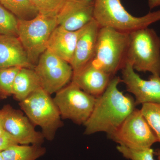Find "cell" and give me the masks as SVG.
<instances>
[{
    "instance_id": "52a82bcc",
    "label": "cell",
    "mask_w": 160,
    "mask_h": 160,
    "mask_svg": "<svg viewBox=\"0 0 160 160\" xmlns=\"http://www.w3.org/2000/svg\"><path fill=\"white\" fill-rule=\"evenodd\" d=\"M96 98L71 82L57 92L53 99L62 119L84 125L92 112Z\"/></svg>"
},
{
    "instance_id": "cb8c5ba5",
    "label": "cell",
    "mask_w": 160,
    "mask_h": 160,
    "mask_svg": "<svg viewBox=\"0 0 160 160\" xmlns=\"http://www.w3.org/2000/svg\"><path fill=\"white\" fill-rule=\"evenodd\" d=\"M124 158L130 160H155L153 158L154 150L151 148L133 149L118 145L117 147Z\"/></svg>"
},
{
    "instance_id": "484cf974",
    "label": "cell",
    "mask_w": 160,
    "mask_h": 160,
    "mask_svg": "<svg viewBox=\"0 0 160 160\" xmlns=\"http://www.w3.org/2000/svg\"><path fill=\"white\" fill-rule=\"evenodd\" d=\"M148 6L150 10L160 6V0H148Z\"/></svg>"
},
{
    "instance_id": "30bf717a",
    "label": "cell",
    "mask_w": 160,
    "mask_h": 160,
    "mask_svg": "<svg viewBox=\"0 0 160 160\" xmlns=\"http://www.w3.org/2000/svg\"><path fill=\"white\" fill-rule=\"evenodd\" d=\"M0 118L4 131L20 145H42L45 138L24 113L10 105L0 109Z\"/></svg>"
},
{
    "instance_id": "8992f818",
    "label": "cell",
    "mask_w": 160,
    "mask_h": 160,
    "mask_svg": "<svg viewBox=\"0 0 160 160\" xmlns=\"http://www.w3.org/2000/svg\"><path fill=\"white\" fill-rule=\"evenodd\" d=\"M58 26L57 16L38 13L31 19H18V37L32 65H36L47 49L50 36Z\"/></svg>"
},
{
    "instance_id": "5bb4252c",
    "label": "cell",
    "mask_w": 160,
    "mask_h": 160,
    "mask_svg": "<svg viewBox=\"0 0 160 160\" xmlns=\"http://www.w3.org/2000/svg\"><path fill=\"white\" fill-rule=\"evenodd\" d=\"M111 77L92 61L80 70L73 72L71 82L85 92L97 98L105 91Z\"/></svg>"
},
{
    "instance_id": "277c9868",
    "label": "cell",
    "mask_w": 160,
    "mask_h": 160,
    "mask_svg": "<svg viewBox=\"0 0 160 160\" xmlns=\"http://www.w3.org/2000/svg\"><path fill=\"white\" fill-rule=\"evenodd\" d=\"M129 40V33L109 27H101L92 62L113 76L126 64Z\"/></svg>"
},
{
    "instance_id": "4fadbf2b",
    "label": "cell",
    "mask_w": 160,
    "mask_h": 160,
    "mask_svg": "<svg viewBox=\"0 0 160 160\" xmlns=\"http://www.w3.org/2000/svg\"><path fill=\"white\" fill-rule=\"evenodd\" d=\"M100 28L94 19L82 29L70 63L73 72L80 70L93 60Z\"/></svg>"
},
{
    "instance_id": "7a4b0ae2",
    "label": "cell",
    "mask_w": 160,
    "mask_h": 160,
    "mask_svg": "<svg viewBox=\"0 0 160 160\" xmlns=\"http://www.w3.org/2000/svg\"><path fill=\"white\" fill-rule=\"evenodd\" d=\"M93 15L100 27L128 33L160 21V9L135 17L127 11L121 0H94Z\"/></svg>"
},
{
    "instance_id": "f1b7e54d",
    "label": "cell",
    "mask_w": 160,
    "mask_h": 160,
    "mask_svg": "<svg viewBox=\"0 0 160 160\" xmlns=\"http://www.w3.org/2000/svg\"><path fill=\"white\" fill-rule=\"evenodd\" d=\"M0 160H3L2 156V152H0Z\"/></svg>"
},
{
    "instance_id": "9c48e42d",
    "label": "cell",
    "mask_w": 160,
    "mask_h": 160,
    "mask_svg": "<svg viewBox=\"0 0 160 160\" xmlns=\"http://www.w3.org/2000/svg\"><path fill=\"white\" fill-rule=\"evenodd\" d=\"M34 69L42 88L50 95L69 84L73 75L70 64L47 49L40 56Z\"/></svg>"
},
{
    "instance_id": "83f0119b",
    "label": "cell",
    "mask_w": 160,
    "mask_h": 160,
    "mask_svg": "<svg viewBox=\"0 0 160 160\" xmlns=\"http://www.w3.org/2000/svg\"><path fill=\"white\" fill-rule=\"evenodd\" d=\"M154 155L157 157L158 160H160V149H158L154 150Z\"/></svg>"
},
{
    "instance_id": "2e32d148",
    "label": "cell",
    "mask_w": 160,
    "mask_h": 160,
    "mask_svg": "<svg viewBox=\"0 0 160 160\" xmlns=\"http://www.w3.org/2000/svg\"><path fill=\"white\" fill-rule=\"evenodd\" d=\"M82 30L69 31L58 26L50 36L47 50L70 64Z\"/></svg>"
},
{
    "instance_id": "3957f363",
    "label": "cell",
    "mask_w": 160,
    "mask_h": 160,
    "mask_svg": "<svg viewBox=\"0 0 160 160\" xmlns=\"http://www.w3.org/2000/svg\"><path fill=\"white\" fill-rule=\"evenodd\" d=\"M126 62L134 70L160 76V38L149 27L129 33Z\"/></svg>"
},
{
    "instance_id": "e0dca14e",
    "label": "cell",
    "mask_w": 160,
    "mask_h": 160,
    "mask_svg": "<svg viewBox=\"0 0 160 160\" xmlns=\"http://www.w3.org/2000/svg\"><path fill=\"white\" fill-rule=\"evenodd\" d=\"M41 88L39 79L34 69L22 68L15 78L12 95L20 102Z\"/></svg>"
},
{
    "instance_id": "9a60e30c",
    "label": "cell",
    "mask_w": 160,
    "mask_h": 160,
    "mask_svg": "<svg viewBox=\"0 0 160 160\" xmlns=\"http://www.w3.org/2000/svg\"><path fill=\"white\" fill-rule=\"evenodd\" d=\"M34 69L17 37L0 35V68Z\"/></svg>"
},
{
    "instance_id": "6da1fadb",
    "label": "cell",
    "mask_w": 160,
    "mask_h": 160,
    "mask_svg": "<svg viewBox=\"0 0 160 160\" xmlns=\"http://www.w3.org/2000/svg\"><path fill=\"white\" fill-rule=\"evenodd\" d=\"M121 82L119 77L111 78L105 91L96 98L92 112L84 124V134L104 132L109 136L135 109L134 98L119 90Z\"/></svg>"
},
{
    "instance_id": "d4e9b609",
    "label": "cell",
    "mask_w": 160,
    "mask_h": 160,
    "mask_svg": "<svg viewBox=\"0 0 160 160\" xmlns=\"http://www.w3.org/2000/svg\"><path fill=\"white\" fill-rule=\"evenodd\" d=\"M18 144L11 136L6 133L0 137V152L13 145Z\"/></svg>"
},
{
    "instance_id": "7402d4cb",
    "label": "cell",
    "mask_w": 160,
    "mask_h": 160,
    "mask_svg": "<svg viewBox=\"0 0 160 160\" xmlns=\"http://www.w3.org/2000/svg\"><path fill=\"white\" fill-rule=\"evenodd\" d=\"M21 67L0 68V97L6 98L12 95V88L17 75Z\"/></svg>"
},
{
    "instance_id": "5b68a950",
    "label": "cell",
    "mask_w": 160,
    "mask_h": 160,
    "mask_svg": "<svg viewBox=\"0 0 160 160\" xmlns=\"http://www.w3.org/2000/svg\"><path fill=\"white\" fill-rule=\"evenodd\" d=\"M50 95L40 88L19 102V105L34 126L41 128L45 138L51 141L63 124L59 111Z\"/></svg>"
},
{
    "instance_id": "f546056e",
    "label": "cell",
    "mask_w": 160,
    "mask_h": 160,
    "mask_svg": "<svg viewBox=\"0 0 160 160\" xmlns=\"http://www.w3.org/2000/svg\"><path fill=\"white\" fill-rule=\"evenodd\" d=\"M84 1H91V0H84Z\"/></svg>"
},
{
    "instance_id": "603a6c76",
    "label": "cell",
    "mask_w": 160,
    "mask_h": 160,
    "mask_svg": "<svg viewBox=\"0 0 160 160\" xmlns=\"http://www.w3.org/2000/svg\"><path fill=\"white\" fill-rule=\"evenodd\" d=\"M39 14L57 16L68 0H30Z\"/></svg>"
},
{
    "instance_id": "ba28073f",
    "label": "cell",
    "mask_w": 160,
    "mask_h": 160,
    "mask_svg": "<svg viewBox=\"0 0 160 160\" xmlns=\"http://www.w3.org/2000/svg\"><path fill=\"white\" fill-rule=\"evenodd\" d=\"M109 138L120 146L133 149L151 148L158 142L141 109L135 108Z\"/></svg>"
},
{
    "instance_id": "8fae6325",
    "label": "cell",
    "mask_w": 160,
    "mask_h": 160,
    "mask_svg": "<svg viewBox=\"0 0 160 160\" xmlns=\"http://www.w3.org/2000/svg\"><path fill=\"white\" fill-rule=\"evenodd\" d=\"M122 70V82L127 91L134 96L136 106L145 103H160V76L152 75L148 80L143 79L129 63Z\"/></svg>"
},
{
    "instance_id": "4316f807",
    "label": "cell",
    "mask_w": 160,
    "mask_h": 160,
    "mask_svg": "<svg viewBox=\"0 0 160 160\" xmlns=\"http://www.w3.org/2000/svg\"><path fill=\"white\" fill-rule=\"evenodd\" d=\"M6 133L3 129L2 125V121H1V118H0V137L2 136L3 135Z\"/></svg>"
},
{
    "instance_id": "7c38bea8",
    "label": "cell",
    "mask_w": 160,
    "mask_h": 160,
    "mask_svg": "<svg viewBox=\"0 0 160 160\" xmlns=\"http://www.w3.org/2000/svg\"><path fill=\"white\" fill-rule=\"evenodd\" d=\"M94 0H68L57 16L58 26L76 31L94 19Z\"/></svg>"
},
{
    "instance_id": "44dd1931",
    "label": "cell",
    "mask_w": 160,
    "mask_h": 160,
    "mask_svg": "<svg viewBox=\"0 0 160 160\" xmlns=\"http://www.w3.org/2000/svg\"><path fill=\"white\" fill-rule=\"evenodd\" d=\"M18 19L0 3V35L17 37Z\"/></svg>"
},
{
    "instance_id": "d6986e66",
    "label": "cell",
    "mask_w": 160,
    "mask_h": 160,
    "mask_svg": "<svg viewBox=\"0 0 160 160\" xmlns=\"http://www.w3.org/2000/svg\"><path fill=\"white\" fill-rule=\"evenodd\" d=\"M0 3L18 19H31L38 14L30 0H0Z\"/></svg>"
},
{
    "instance_id": "ac0fdd59",
    "label": "cell",
    "mask_w": 160,
    "mask_h": 160,
    "mask_svg": "<svg viewBox=\"0 0 160 160\" xmlns=\"http://www.w3.org/2000/svg\"><path fill=\"white\" fill-rule=\"evenodd\" d=\"M42 145H13L2 152L3 160H36L46 153Z\"/></svg>"
},
{
    "instance_id": "ffe728a7",
    "label": "cell",
    "mask_w": 160,
    "mask_h": 160,
    "mask_svg": "<svg viewBox=\"0 0 160 160\" xmlns=\"http://www.w3.org/2000/svg\"><path fill=\"white\" fill-rule=\"evenodd\" d=\"M141 111L160 143V103H145Z\"/></svg>"
}]
</instances>
